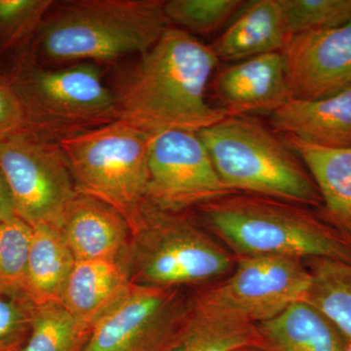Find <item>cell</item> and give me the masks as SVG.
<instances>
[{"label": "cell", "instance_id": "6da1fadb", "mask_svg": "<svg viewBox=\"0 0 351 351\" xmlns=\"http://www.w3.org/2000/svg\"><path fill=\"white\" fill-rule=\"evenodd\" d=\"M211 45L188 32L169 27L141 56L135 73L117 95V120L156 135L198 132L228 117L207 101L206 91L218 64Z\"/></svg>", "mask_w": 351, "mask_h": 351}, {"label": "cell", "instance_id": "7a4b0ae2", "mask_svg": "<svg viewBox=\"0 0 351 351\" xmlns=\"http://www.w3.org/2000/svg\"><path fill=\"white\" fill-rule=\"evenodd\" d=\"M196 209L201 225L235 257L324 258L351 263V245L306 206L232 193Z\"/></svg>", "mask_w": 351, "mask_h": 351}, {"label": "cell", "instance_id": "3957f363", "mask_svg": "<svg viewBox=\"0 0 351 351\" xmlns=\"http://www.w3.org/2000/svg\"><path fill=\"white\" fill-rule=\"evenodd\" d=\"M171 24L162 0L54 1L38 34L51 64H98L142 56Z\"/></svg>", "mask_w": 351, "mask_h": 351}, {"label": "cell", "instance_id": "277c9868", "mask_svg": "<svg viewBox=\"0 0 351 351\" xmlns=\"http://www.w3.org/2000/svg\"><path fill=\"white\" fill-rule=\"evenodd\" d=\"M221 182L235 193L322 207L301 158L274 129L249 115H228L198 132Z\"/></svg>", "mask_w": 351, "mask_h": 351}, {"label": "cell", "instance_id": "5b68a950", "mask_svg": "<svg viewBox=\"0 0 351 351\" xmlns=\"http://www.w3.org/2000/svg\"><path fill=\"white\" fill-rule=\"evenodd\" d=\"M122 263L134 285H210L234 269L237 258L201 223L147 202Z\"/></svg>", "mask_w": 351, "mask_h": 351}, {"label": "cell", "instance_id": "8992f818", "mask_svg": "<svg viewBox=\"0 0 351 351\" xmlns=\"http://www.w3.org/2000/svg\"><path fill=\"white\" fill-rule=\"evenodd\" d=\"M152 135L114 120L58 141L80 193L123 215L132 232L147 204Z\"/></svg>", "mask_w": 351, "mask_h": 351}, {"label": "cell", "instance_id": "52a82bcc", "mask_svg": "<svg viewBox=\"0 0 351 351\" xmlns=\"http://www.w3.org/2000/svg\"><path fill=\"white\" fill-rule=\"evenodd\" d=\"M235 258L228 276L193 293V308L200 315L256 326L306 300L311 272L304 261L265 255Z\"/></svg>", "mask_w": 351, "mask_h": 351}, {"label": "cell", "instance_id": "ba28073f", "mask_svg": "<svg viewBox=\"0 0 351 351\" xmlns=\"http://www.w3.org/2000/svg\"><path fill=\"white\" fill-rule=\"evenodd\" d=\"M36 134L60 138L117 120V95L103 80L99 64L32 69L12 85Z\"/></svg>", "mask_w": 351, "mask_h": 351}, {"label": "cell", "instance_id": "9c48e42d", "mask_svg": "<svg viewBox=\"0 0 351 351\" xmlns=\"http://www.w3.org/2000/svg\"><path fill=\"white\" fill-rule=\"evenodd\" d=\"M193 313L188 288L132 285L95 323L82 351H171Z\"/></svg>", "mask_w": 351, "mask_h": 351}, {"label": "cell", "instance_id": "30bf717a", "mask_svg": "<svg viewBox=\"0 0 351 351\" xmlns=\"http://www.w3.org/2000/svg\"><path fill=\"white\" fill-rule=\"evenodd\" d=\"M0 168L18 218L59 228L78 191L58 141L23 131L0 141Z\"/></svg>", "mask_w": 351, "mask_h": 351}, {"label": "cell", "instance_id": "8fae6325", "mask_svg": "<svg viewBox=\"0 0 351 351\" xmlns=\"http://www.w3.org/2000/svg\"><path fill=\"white\" fill-rule=\"evenodd\" d=\"M232 193L197 133L171 130L152 135L145 193L152 206L184 213Z\"/></svg>", "mask_w": 351, "mask_h": 351}, {"label": "cell", "instance_id": "7c38bea8", "mask_svg": "<svg viewBox=\"0 0 351 351\" xmlns=\"http://www.w3.org/2000/svg\"><path fill=\"white\" fill-rule=\"evenodd\" d=\"M281 53L291 98L316 100L351 89V20L295 34Z\"/></svg>", "mask_w": 351, "mask_h": 351}, {"label": "cell", "instance_id": "4fadbf2b", "mask_svg": "<svg viewBox=\"0 0 351 351\" xmlns=\"http://www.w3.org/2000/svg\"><path fill=\"white\" fill-rule=\"evenodd\" d=\"M214 91L228 115L270 113L291 98L282 53L250 58L223 69Z\"/></svg>", "mask_w": 351, "mask_h": 351}, {"label": "cell", "instance_id": "5bb4252c", "mask_svg": "<svg viewBox=\"0 0 351 351\" xmlns=\"http://www.w3.org/2000/svg\"><path fill=\"white\" fill-rule=\"evenodd\" d=\"M59 230L78 261H121L131 243L132 228L123 215L93 196L78 191Z\"/></svg>", "mask_w": 351, "mask_h": 351}, {"label": "cell", "instance_id": "9a60e30c", "mask_svg": "<svg viewBox=\"0 0 351 351\" xmlns=\"http://www.w3.org/2000/svg\"><path fill=\"white\" fill-rule=\"evenodd\" d=\"M276 132L323 149L351 147V89L327 98H290L270 114Z\"/></svg>", "mask_w": 351, "mask_h": 351}, {"label": "cell", "instance_id": "2e32d148", "mask_svg": "<svg viewBox=\"0 0 351 351\" xmlns=\"http://www.w3.org/2000/svg\"><path fill=\"white\" fill-rule=\"evenodd\" d=\"M292 38L281 0H254L245 2L211 47L219 61L237 63L281 53Z\"/></svg>", "mask_w": 351, "mask_h": 351}, {"label": "cell", "instance_id": "e0dca14e", "mask_svg": "<svg viewBox=\"0 0 351 351\" xmlns=\"http://www.w3.org/2000/svg\"><path fill=\"white\" fill-rule=\"evenodd\" d=\"M122 261H78L62 295V306L78 322L91 328L132 287Z\"/></svg>", "mask_w": 351, "mask_h": 351}, {"label": "cell", "instance_id": "ac0fdd59", "mask_svg": "<svg viewBox=\"0 0 351 351\" xmlns=\"http://www.w3.org/2000/svg\"><path fill=\"white\" fill-rule=\"evenodd\" d=\"M285 140L319 191L325 221L351 245V147L323 149L291 136Z\"/></svg>", "mask_w": 351, "mask_h": 351}, {"label": "cell", "instance_id": "d6986e66", "mask_svg": "<svg viewBox=\"0 0 351 351\" xmlns=\"http://www.w3.org/2000/svg\"><path fill=\"white\" fill-rule=\"evenodd\" d=\"M256 330L262 351H346L336 328L306 301L295 302Z\"/></svg>", "mask_w": 351, "mask_h": 351}, {"label": "cell", "instance_id": "ffe728a7", "mask_svg": "<svg viewBox=\"0 0 351 351\" xmlns=\"http://www.w3.org/2000/svg\"><path fill=\"white\" fill-rule=\"evenodd\" d=\"M75 263L59 228L50 225L32 226L25 287L38 306L61 302Z\"/></svg>", "mask_w": 351, "mask_h": 351}, {"label": "cell", "instance_id": "44dd1931", "mask_svg": "<svg viewBox=\"0 0 351 351\" xmlns=\"http://www.w3.org/2000/svg\"><path fill=\"white\" fill-rule=\"evenodd\" d=\"M311 284L306 300L351 345V263L332 258H311Z\"/></svg>", "mask_w": 351, "mask_h": 351}, {"label": "cell", "instance_id": "7402d4cb", "mask_svg": "<svg viewBox=\"0 0 351 351\" xmlns=\"http://www.w3.org/2000/svg\"><path fill=\"white\" fill-rule=\"evenodd\" d=\"M91 331L61 302L39 304L29 338L20 351H82Z\"/></svg>", "mask_w": 351, "mask_h": 351}, {"label": "cell", "instance_id": "603a6c76", "mask_svg": "<svg viewBox=\"0 0 351 351\" xmlns=\"http://www.w3.org/2000/svg\"><path fill=\"white\" fill-rule=\"evenodd\" d=\"M258 348L256 326L210 319L193 308L188 327L171 351H233Z\"/></svg>", "mask_w": 351, "mask_h": 351}, {"label": "cell", "instance_id": "cb8c5ba5", "mask_svg": "<svg viewBox=\"0 0 351 351\" xmlns=\"http://www.w3.org/2000/svg\"><path fill=\"white\" fill-rule=\"evenodd\" d=\"M241 0H168L164 12L170 24L189 34H213L239 12Z\"/></svg>", "mask_w": 351, "mask_h": 351}, {"label": "cell", "instance_id": "d4e9b609", "mask_svg": "<svg viewBox=\"0 0 351 351\" xmlns=\"http://www.w3.org/2000/svg\"><path fill=\"white\" fill-rule=\"evenodd\" d=\"M38 304L22 284L0 282V351H20Z\"/></svg>", "mask_w": 351, "mask_h": 351}, {"label": "cell", "instance_id": "484cf974", "mask_svg": "<svg viewBox=\"0 0 351 351\" xmlns=\"http://www.w3.org/2000/svg\"><path fill=\"white\" fill-rule=\"evenodd\" d=\"M293 36L348 24L351 0H281Z\"/></svg>", "mask_w": 351, "mask_h": 351}, {"label": "cell", "instance_id": "4316f807", "mask_svg": "<svg viewBox=\"0 0 351 351\" xmlns=\"http://www.w3.org/2000/svg\"><path fill=\"white\" fill-rule=\"evenodd\" d=\"M32 226L15 217L0 223V282L25 286Z\"/></svg>", "mask_w": 351, "mask_h": 351}, {"label": "cell", "instance_id": "83f0119b", "mask_svg": "<svg viewBox=\"0 0 351 351\" xmlns=\"http://www.w3.org/2000/svg\"><path fill=\"white\" fill-rule=\"evenodd\" d=\"M53 0H0V43L15 45L38 34Z\"/></svg>", "mask_w": 351, "mask_h": 351}, {"label": "cell", "instance_id": "f1b7e54d", "mask_svg": "<svg viewBox=\"0 0 351 351\" xmlns=\"http://www.w3.org/2000/svg\"><path fill=\"white\" fill-rule=\"evenodd\" d=\"M27 124L25 108L12 85L0 80V141L22 132Z\"/></svg>", "mask_w": 351, "mask_h": 351}, {"label": "cell", "instance_id": "f546056e", "mask_svg": "<svg viewBox=\"0 0 351 351\" xmlns=\"http://www.w3.org/2000/svg\"><path fill=\"white\" fill-rule=\"evenodd\" d=\"M17 217L12 191L3 171L0 168V223Z\"/></svg>", "mask_w": 351, "mask_h": 351}, {"label": "cell", "instance_id": "4dcf8cb0", "mask_svg": "<svg viewBox=\"0 0 351 351\" xmlns=\"http://www.w3.org/2000/svg\"><path fill=\"white\" fill-rule=\"evenodd\" d=\"M233 351H262L258 350V348H239V350H233Z\"/></svg>", "mask_w": 351, "mask_h": 351}]
</instances>
